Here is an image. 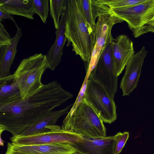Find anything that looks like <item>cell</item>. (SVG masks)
<instances>
[{"mask_svg": "<svg viewBox=\"0 0 154 154\" xmlns=\"http://www.w3.org/2000/svg\"><path fill=\"white\" fill-rule=\"evenodd\" d=\"M22 100L18 84L13 74L0 79V106L12 104Z\"/></svg>", "mask_w": 154, "mask_h": 154, "instance_id": "17", "label": "cell"}, {"mask_svg": "<svg viewBox=\"0 0 154 154\" xmlns=\"http://www.w3.org/2000/svg\"><path fill=\"white\" fill-rule=\"evenodd\" d=\"M71 104L64 108L52 111L26 128L19 136H26L37 134L51 130L49 126L54 125L63 115L67 113L71 106Z\"/></svg>", "mask_w": 154, "mask_h": 154, "instance_id": "16", "label": "cell"}, {"mask_svg": "<svg viewBox=\"0 0 154 154\" xmlns=\"http://www.w3.org/2000/svg\"><path fill=\"white\" fill-rule=\"evenodd\" d=\"M113 59L118 76L134 54L133 43L125 35H120L112 43Z\"/></svg>", "mask_w": 154, "mask_h": 154, "instance_id": "13", "label": "cell"}, {"mask_svg": "<svg viewBox=\"0 0 154 154\" xmlns=\"http://www.w3.org/2000/svg\"><path fill=\"white\" fill-rule=\"evenodd\" d=\"M103 122L97 111L83 98L69 112L61 128L84 137H103L106 134Z\"/></svg>", "mask_w": 154, "mask_h": 154, "instance_id": "3", "label": "cell"}, {"mask_svg": "<svg viewBox=\"0 0 154 154\" xmlns=\"http://www.w3.org/2000/svg\"><path fill=\"white\" fill-rule=\"evenodd\" d=\"M82 15L86 21L89 31L91 32L98 17L96 8L91 0H79Z\"/></svg>", "mask_w": 154, "mask_h": 154, "instance_id": "19", "label": "cell"}, {"mask_svg": "<svg viewBox=\"0 0 154 154\" xmlns=\"http://www.w3.org/2000/svg\"><path fill=\"white\" fill-rule=\"evenodd\" d=\"M116 143L115 135L93 138L84 137L82 142L71 144L83 154H115Z\"/></svg>", "mask_w": 154, "mask_h": 154, "instance_id": "12", "label": "cell"}, {"mask_svg": "<svg viewBox=\"0 0 154 154\" xmlns=\"http://www.w3.org/2000/svg\"><path fill=\"white\" fill-rule=\"evenodd\" d=\"M49 1L50 14L52 18L56 29L59 26L60 17L66 7L67 0H50Z\"/></svg>", "mask_w": 154, "mask_h": 154, "instance_id": "20", "label": "cell"}, {"mask_svg": "<svg viewBox=\"0 0 154 154\" xmlns=\"http://www.w3.org/2000/svg\"><path fill=\"white\" fill-rule=\"evenodd\" d=\"M145 0H97L110 9L124 8L142 2Z\"/></svg>", "mask_w": 154, "mask_h": 154, "instance_id": "22", "label": "cell"}, {"mask_svg": "<svg viewBox=\"0 0 154 154\" xmlns=\"http://www.w3.org/2000/svg\"><path fill=\"white\" fill-rule=\"evenodd\" d=\"M11 40L10 35L1 22H0V46L10 44Z\"/></svg>", "mask_w": 154, "mask_h": 154, "instance_id": "24", "label": "cell"}, {"mask_svg": "<svg viewBox=\"0 0 154 154\" xmlns=\"http://www.w3.org/2000/svg\"><path fill=\"white\" fill-rule=\"evenodd\" d=\"M66 7L61 16L59 25L55 32L56 38L46 55L48 68L54 70L60 63L66 39L65 34Z\"/></svg>", "mask_w": 154, "mask_h": 154, "instance_id": "14", "label": "cell"}, {"mask_svg": "<svg viewBox=\"0 0 154 154\" xmlns=\"http://www.w3.org/2000/svg\"><path fill=\"white\" fill-rule=\"evenodd\" d=\"M110 41L103 49L95 67L89 73L88 80L102 86L109 96L114 100L118 87V76L114 63L112 43Z\"/></svg>", "mask_w": 154, "mask_h": 154, "instance_id": "7", "label": "cell"}, {"mask_svg": "<svg viewBox=\"0 0 154 154\" xmlns=\"http://www.w3.org/2000/svg\"><path fill=\"white\" fill-rule=\"evenodd\" d=\"M49 1L48 0H32L34 13L37 14L45 24L47 23L49 11Z\"/></svg>", "mask_w": 154, "mask_h": 154, "instance_id": "21", "label": "cell"}, {"mask_svg": "<svg viewBox=\"0 0 154 154\" xmlns=\"http://www.w3.org/2000/svg\"><path fill=\"white\" fill-rule=\"evenodd\" d=\"M77 150L69 143L21 145L9 142L5 154H71Z\"/></svg>", "mask_w": 154, "mask_h": 154, "instance_id": "10", "label": "cell"}, {"mask_svg": "<svg viewBox=\"0 0 154 154\" xmlns=\"http://www.w3.org/2000/svg\"><path fill=\"white\" fill-rule=\"evenodd\" d=\"M123 21L106 11L99 15L90 34L91 55L90 61L87 65L88 72L95 67L103 49L112 39L111 30L115 24Z\"/></svg>", "mask_w": 154, "mask_h": 154, "instance_id": "6", "label": "cell"}, {"mask_svg": "<svg viewBox=\"0 0 154 154\" xmlns=\"http://www.w3.org/2000/svg\"><path fill=\"white\" fill-rule=\"evenodd\" d=\"M48 132L34 135H16L10 137L11 142L21 145L58 143L73 144L82 142L84 137L70 131L65 130L56 125L49 126Z\"/></svg>", "mask_w": 154, "mask_h": 154, "instance_id": "9", "label": "cell"}, {"mask_svg": "<svg viewBox=\"0 0 154 154\" xmlns=\"http://www.w3.org/2000/svg\"><path fill=\"white\" fill-rule=\"evenodd\" d=\"M47 68L46 55L41 53L35 54L21 61L13 75L23 100L35 94L44 85L41 78Z\"/></svg>", "mask_w": 154, "mask_h": 154, "instance_id": "4", "label": "cell"}, {"mask_svg": "<svg viewBox=\"0 0 154 154\" xmlns=\"http://www.w3.org/2000/svg\"><path fill=\"white\" fill-rule=\"evenodd\" d=\"M71 154H83L79 151L77 150L76 151L73 152Z\"/></svg>", "mask_w": 154, "mask_h": 154, "instance_id": "27", "label": "cell"}, {"mask_svg": "<svg viewBox=\"0 0 154 154\" xmlns=\"http://www.w3.org/2000/svg\"><path fill=\"white\" fill-rule=\"evenodd\" d=\"M109 12L126 22L135 38L151 31L149 22L154 16V0H145L127 7L111 9Z\"/></svg>", "mask_w": 154, "mask_h": 154, "instance_id": "5", "label": "cell"}, {"mask_svg": "<svg viewBox=\"0 0 154 154\" xmlns=\"http://www.w3.org/2000/svg\"><path fill=\"white\" fill-rule=\"evenodd\" d=\"M149 25L151 29V32H154V16L152 20L149 22Z\"/></svg>", "mask_w": 154, "mask_h": 154, "instance_id": "26", "label": "cell"}, {"mask_svg": "<svg viewBox=\"0 0 154 154\" xmlns=\"http://www.w3.org/2000/svg\"><path fill=\"white\" fill-rule=\"evenodd\" d=\"M73 96L56 81L44 85L27 99L0 106V126L12 136L20 135Z\"/></svg>", "mask_w": 154, "mask_h": 154, "instance_id": "1", "label": "cell"}, {"mask_svg": "<svg viewBox=\"0 0 154 154\" xmlns=\"http://www.w3.org/2000/svg\"><path fill=\"white\" fill-rule=\"evenodd\" d=\"M84 98L97 111L103 122L110 124L116 119L114 100L98 83L88 79Z\"/></svg>", "mask_w": 154, "mask_h": 154, "instance_id": "8", "label": "cell"}, {"mask_svg": "<svg viewBox=\"0 0 154 154\" xmlns=\"http://www.w3.org/2000/svg\"><path fill=\"white\" fill-rule=\"evenodd\" d=\"M116 143L115 154H119L121 152L129 137V133L127 131L118 132L116 134Z\"/></svg>", "mask_w": 154, "mask_h": 154, "instance_id": "23", "label": "cell"}, {"mask_svg": "<svg viewBox=\"0 0 154 154\" xmlns=\"http://www.w3.org/2000/svg\"><path fill=\"white\" fill-rule=\"evenodd\" d=\"M147 53L143 46L137 53L134 54L127 64L120 86L123 96L129 95L137 87L144 60Z\"/></svg>", "mask_w": 154, "mask_h": 154, "instance_id": "11", "label": "cell"}, {"mask_svg": "<svg viewBox=\"0 0 154 154\" xmlns=\"http://www.w3.org/2000/svg\"><path fill=\"white\" fill-rule=\"evenodd\" d=\"M22 35V29L18 27L15 35L12 38L11 43L0 46V79L11 75L10 68L17 51L18 44Z\"/></svg>", "mask_w": 154, "mask_h": 154, "instance_id": "15", "label": "cell"}, {"mask_svg": "<svg viewBox=\"0 0 154 154\" xmlns=\"http://www.w3.org/2000/svg\"><path fill=\"white\" fill-rule=\"evenodd\" d=\"M4 19H9L12 20L14 22L17 28L18 27L16 23L14 17L11 16L10 14L7 13L2 9H0V22H1Z\"/></svg>", "mask_w": 154, "mask_h": 154, "instance_id": "25", "label": "cell"}, {"mask_svg": "<svg viewBox=\"0 0 154 154\" xmlns=\"http://www.w3.org/2000/svg\"><path fill=\"white\" fill-rule=\"evenodd\" d=\"M0 9L10 15L34 19L32 0H0Z\"/></svg>", "mask_w": 154, "mask_h": 154, "instance_id": "18", "label": "cell"}, {"mask_svg": "<svg viewBox=\"0 0 154 154\" xmlns=\"http://www.w3.org/2000/svg\"><path fill=\"white\" fill-rule=\"evenodd\" d=\"M65 34L67 46L71 43L72 51L87 65L92 54L90 33L82 14L79 0H67Z\"/></svg>", "mask_w": 154, "mask_h": 154, "instance_id": "2", "label": "cell"}]
</instances>
